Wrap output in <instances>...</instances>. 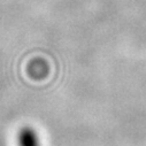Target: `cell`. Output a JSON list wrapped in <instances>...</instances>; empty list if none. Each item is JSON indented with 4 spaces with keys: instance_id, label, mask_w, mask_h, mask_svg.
<instances>
[{
    "instance_id": "cell-1",
    "label": "cell",
    "mask_w": 146,
    "mask_h": 146,
    "mask_svg": "<svg viewBox=\"0 0 146 146\" xmlns=\"http://www.w3.org/2000/svg\"><path fill=\"white\" fill-rule=\"evenodd\" d=\"M17 144L19 146H42L38 133L31 127H23L19 131Z\"/></svg>"
}]
</instances>
